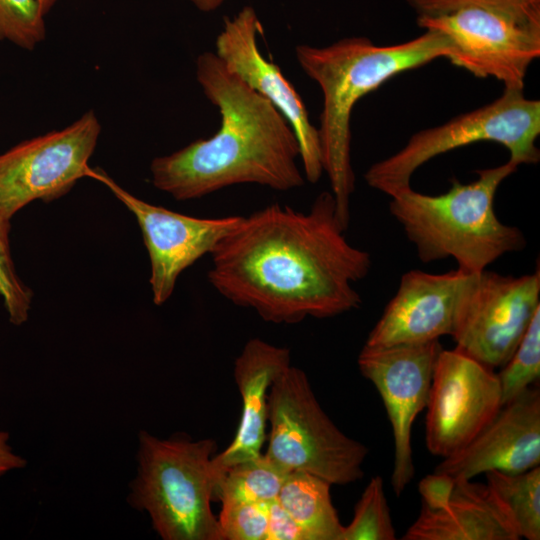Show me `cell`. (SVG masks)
<instances>
[{
	"mask_svg": "<svg viewBox=\"0 0 540 540\" xmlns=\"http://www.w3.org/2000/svg\"><path fill=\"white\" fill-rule=\"evenodd\" d=\"M345 231L331 192L319 194L307 212L268 205L241 216L216 245L208 281L233 304L276 324L352 311L362 304L353 284L372 261Z\"/></svg>",
	"mask_w": 540,
	"mask_h": 540,
	"instance_id": "1",
	"label": "cell"
},
{
	"mask_svg": "<svg viewBox=\"0 0 540 540\" xmlns=\"http://www.w3.org/2000/svg\"><path fill=\"white\" fill-rule=\"evenodd\" d=\"M196 79L217 107L220 127L172 154L152 160L153 185L179 201L201 198L237 184L276 191L304 185L296 135L284 116L231 72L215 52L196 59Z\"/></svg>",
	"mask_w": 540,
	"mask_h": 540,
	"instance_id": "2",
	"label": "cell"
},
{
	"mask_svg": "<svg viewBox=\"0 0 540 540\" xmlns=\"http://www.w3.org/2000/svg\"><path fill=\"white\" fill-rule=\"evenodd\" d=\"M449 53L440 33L425 30L403 43L376 45L363 36L346 37L324 47L297 45L295 56L323 95L317 128L323 172H326L339 223L347 230L350 197L355 189L351 163V115L356 103L390 78Z\"/></svg>",
	"mask_w": 540,
	"mask_h": 540,
	"instance_id": "3",
	"label": "cell"
},
{
	"mask_svg": "<svg viewBox=\"0 0 540 540\" xmlns=\"http://www.w3.org/2000/svg\"><path fill=\"white\" fill-rule=\"evenodd\" d=\"M518 166L508 160L479 170L470 183L453 179L451 188L440 195L422 194L410 187L391 197L390 213L423 263L452 257L459 269L479 273L526 245L522 231L502 223L493 206L500 184Z\"/></svg>",
	"mask_w": 540,
	"mask_h": 540,
	"instance_id": "4",
	"label": "cell"
},
{
	"mask_svg": "<svg viewBox=\"0 0 540 540\" xmlns=\"http://www.w3.org/2000/svg\"><path fill=\"white\" fill-rule=\"evenodd\" d=\"M216 442L139 433L138 473L129 502L146 511L164 540H221L211 501L219 480Z\"/></svg>",
	"mask_w": 540,
	"mask_h": 540,
	"instance_id": "5",
	"label": "cell"
},
{
	"mask_svg": "<svg viewBox=\"0 0 540 540\" xmlns=\"http://www.w3.org/2000/svg\"><path fill=\"white\" fill-rule=\"evenodd\" d=\"M540 101L523 90L504 89L491 103L448 122L414 133L393 155L372 164L364 174L367 185L393 197L411 187L413 173L430 159L476 142L499 143L517 165L540 159Z\"/></svg>",
	"mask_w": 540,
	"mask_h": 540,
	"instance_id": "6",
	"label": "cell"
},
{
	"mask_svg": "<svg viewBox=\"0 0 540 540\" xmlns=\"http://www.w3.org/2000/svg\"><path fill=\"white\" fill-rule=\"evenodd\" d=\"M267 421L265 454L287 471H304L331 485L362 479L367 446L332 422L303 370L290 365L275 378L267 398Z\"/></svg>",
	"mask_w": 540,
	"mask_h": 540,
	"instance_id": "7",
	"label": "cell"
},
{
	"mask_svg": "<svg viewBox=\"0 0 540 540\" xmlns=\"http://www.w3.org/2000/svg\"><path fill=\"white\" fill-rule=\"evenodd\" d=\"M101 132L93 110L61 130L25 140L0 154V213L11 219L34 200L51 201L89 176Z\"/></svg>",
	"mask_w": 540,
	"mask_h": 540,
	"instance_id": "8",
	"label": "cell"
},
{
	"mask_svg": "<svg viewBox=\"0 0 540 540\" xmlns=\"http://www.w3.org/2000/svg\"><path fill=\"white\" fill-rule=\"evenodd\" d=\"M417 24L445 37L446 57L478 78H494L504 89L523 90L532 62L540 56V28L481 8L417 16Z\"/></svg>",
	"mask_w": 540,
	"mask_h": 540,
	"instance_id": "9",
	"label": "cell"
},
{
	"mask_svg": "<svg viewBox=\"0 0 540 540\" xmlns=\"http://www.w3.org/2000/svg\"><path fill=\"white\" fill-rule=\"evenodd\" d=\"M540 308V270L532 274L479 272L451 334L458 350L490 369L511 357Z\"/></svg>",
	"mask_w": 540,
	"mask_h": 540,
	"instance_id": "10",
	"label": "cell"
},
{
	"mask_svg": "<svg viewBox=\"0 0 540 540\" xmlns=\"http://www.w3.org/2000/svg\"><path fill=\"white\" fill-rule=\"evenodd\" d=\"M497 373L462 351L441 349L427 402L428 451L446 458L469 444L500 411Z\"/></svg>",
	"mask_w": 540,
	"mask_h": 540,
	"instance_id": "11",
	"label": "cell"
},
{
	"mask_svg": "<svg viewBox=\"0 0 540 540\" xmlns=\"http://www.w3.org/2000/svg\"><path fill=\"white\" fill-rule=\"evenodd\" d=\"M439 340L383 347L364 345L357 359L361 374L380 394L391 424L394 460L391 486L399 497L411 482L412 426L426 409Z\"/></svg>",
	"mask_w": 540,
	"mask_h": 540,
	"instance_id": "12",
	"label": "cell"
},
{
	"mask_svg": "<svg viewBox=\"0 0 540 540\" xmlns=\"http://www.w3.org/2000/svg\"><path fill=\"white\" fill-rule=\"evenodd\" d=\"M89 177L104 183L135 215L150 259L149 282L156 305L169 299L179 275L204 255L211 254L241 218L184 215L135 197L101 170L91 169Z\"/></svg>",
	"mask_w": 540,
	"mask_h": 540,
	"instance_id": "13",
	"label": "cell"
},
{
	"mask_svg": "<svg viewBox=\"0 0 540 540\" xmlns=\"http://www.w3.org/2000/svg\"><path fill=\"white\" fill-rule=\"evenodd\" d=\"M263 27L251 6L225 18L215 41V54L224 65L249 87L268 100L288 121L300 149L305 179L319 181L323 173L317 128L311 123L306 106L295 87L258 46Z\"/></svg>",
	"mask_w": 540,
	"mask_h": 540,
	"instance_id": "14",
	"label": "cell"
},
{
	"mask_svg": "<svg viewBox=\"0 0 540 540\" xmlns=\"http://www.w3.org/2000/svg\"><path fill=\"white\" fill-rule=\"evenodd\" d=\"M477 274L459 268L442 274L407 271L365 345L418 344L451 336Z\"/></svg>",
	"mask_w": 540,
	"mask_h": 540,
	"instance_id": "15",
	"label": "cell"
},
{
	"mask_svg": "<svg viewBox=\"0 0 540 540\" xmlns=\"http://www.w3.org/2000/svg\"><path fill=\"white\" fill-rule=\"evenodd\" d=\"M540 464V391L529 387L504 404L469 444L443 460L435 472L472 479L489 471L519 473Z\"/></svg>",
	"mask_w": 540,
	"mask_h": 540,
	"instance_id": "16",
	"label": "cell"
},
{
	"mask_svg": "<svg viewBox=\"0 0 540 540\" xmlns=\"http://www.w3.org/2000/svg\"><path fill=\"white\" fill-rule=\"evenodd\" d=\"M289 366L290 351L285 347L259 338L244 345L234 363V378L242 400L241 419L233 441L212 459L219 479L228 467L262 453L268 393L275 378Z\"/></svg>",
	"mask_w": 540,
	"mask_h": 540,
	"instance_id": "17",
	"label": "cell"
},
{
	"mask_svg": "<svg viewBox=\"0 0 540 540\" xmlns=\"http://www.w3.org/2000/svg\"><path fill=\"white\" fill-rule=\"evenodd\" d=\"M403 540H518L514 526L487 484L455 479L448 504L422 507Z\"/></svg>",
	"mask_w": 540,
	"mask_h": 540,
	"instance_id": "18",
	"label": "cell"
},
{
	"mask_svg": "<svg viewBox=\"0 0 540 540\" xmlns=\"http://www.w3.org/2000/svg\"><path fill=\"white\" fill-rule=\"evenodd\" d=\"M331 484L304 471H290L278 502L308 533L311 540H340L343 525L330 494Z\"/></svg>",
	"mask_w": 540,
	"mask_h": 540,
	"instance_id": "19",
	"label": "cell"
},
{
	"mask_svg": "<svg viewBox=\"0 0 540 540\" xmlns=\"http://www.w3.org/2000/svg\"><path fill=\"white\" fill-rule=\"evenodd\" d=\"M485 476L519 539L539 540L540 466L519 473L489 471Z\"/></svg>",
	"mask_w": 540,
	"mask_h": 540,
	"instance_id": "20",
	"label": "cell"
},
{
	"mask_svg": "<svg viewBox=\"0 0 540 540\" xmlns=\"http://www.w3.org/2000/svg\"><path fill=\"white\" fill-rule=\"evenodd\" d=\"M288 473L261 453L228 467L217 483L214 497L220 501L268 503L277 499Z\"/></svg>",
	"mask_w": 540,
	"mask_h": 540,
	"instance_id": "21",
	"label": "cell"
},
{
	"mask_svg": "<svg viewBox=\"0 0 540 540\" xmlns=\"http://www.w3.org/2000/svg\"><path fill=\"white\" fill-rule=\"evenodd\" d=\"M497 375L503 405L522 394L539 380L540 308L534 313L518 346Z\"/></svg>",
	"mask_w": 540,
	"mask_h": 540,
	"instance_id": "22",
	"label": "cell"
},
{
	"mask_svg": "<svg viewBox=\"0 0 540 540\" xmlns=\"http://www.w3.org/2000/svg\"><path fill=\"white\" fill-rule=\"evenodd\" d=\"M396 538L383 480L374 476L355 505L351 522L340 540H394Z\"/></svg>",
	"mask_w": 540,
	"mask_h": 540,
	"instance_id": "23",
	"label": "cell"
},
{
	"mask_svg": "<svg viewBox=\"0 0 540 540\" xmlns=\"http://www.w3.org/2000/svg\"><path fill=\"white\" fill-rule=\"evenodd\" d=\"M44 17L37 0H0V41L33 50L46 37Z\"/></svg>",
	"mask_w": 540,
	"mask_h": 540,
	"instance_id": "24",
	"label": "cell"
},
{
	"mask_svg": "<svg viewBox=\"0 0 540 540\" xmlns=\"http://www.w3.org/2000/svg\"><path fill=\"white\" fill-rule=\"evenodd\" d=\"M417 16H436L463 8H481L540 28V0H406Z\"/></svg>",
	"mask_w": 540,
	"mask_h": 540,
	"instance_id": "25",
	"label": "cell"
},
{
	"mask_svg": "<svg viewBox=\"0 0 540 540\" xmlns=\"http://www.w3.org/2000/svg\"><path fill=\"white\" fill-rule=\"evenodd\" d=\"M10 220L0 213V296L14 325L27 321L32 292L17 275L12 259L9 232Z\"/></svg>",
	"mask_w": 540,
	"mask_h": 540,
	"instance_id": "26",
	"label": "cell"
},
{
	"mask_svg": "<svg viewBox=\"0 0 540 540\" xmlns=\"http://www.w3.org/2000/svg\"><path fill=\"white\" fill-rule=\"evenodd\" d=\"M217 518L221 540H267V503L224 500Z\"/></svg>",
	"mask_w": 540,
	"mask_h": 540,
	"instance_id": "27",
	"label": "cell"
},
{
	"mask_svg": "<svg viewBox=\"0 0 540 540\" xmlns=\"http://www.w3.org/2000/svg\"><path fill=\"white\" fill-rule=\"evenodd\" d=\"M267 540H311L277 499L267 503Z\"/></svg>",
	"mask_w": 540,
	"mask_h": 540,
	"instance_id": "28",
	"label": "cell"
},
{
	"mask_svg": "<svg viewBox=\"0 0 540 540\" xmlns=\"http://www.w3.org/2000/svg\"><path fill=\"white\" fill-rule=\"evenodd\" d=\"M455 487V478L452 476L433 472L422 478L418 490L422 498V507L429 510H438L445 507L451 499Z\"/></svg>",
	"mask_w": 540,
	"mask_h": 540,
	"instance_id": "29",
	"label": "cell"
},
{
	"mask_svg": "<svg viewBox=\"0 0 540 540\" xmlns=\"http://www.w3.org/2000/svg\"><path fill=\"white\" fill-rule=\"evenodd\" d=\"M8 440L9 434L0 431V476L10 470L26 466V460L13 452Z\"/></svg>",
	"mask_w": 540,
	"mask_h": 540,
	"instance_id": "30",
	"label": "cell"
},
{
	"mask_svg": "<svg viewBox=\"0 0 540 540\" xmlns=\"http://www.w3.org/2000/svg\"><path fill=\"white\" fill-rule=\"evenodd\" d=\"M191 3L202 12L216 10L225 0H190Z\"/></svg>",
	"mask_w": 540,
	"mask_h": 540,
	"instance_id": "31",
	"label": "cell"
},
{
	"mask_svg": "<svg viewBox=\"0 0 540 540\" xmlns=\"http://www.w3.org/2000/svg\"><path fill=\"white\" fill-rule=\"evenodd\" d=\"M42 9L44 15H46L52 7L57 3L58 0H37Z\"/></svg>",
	"mask_w": 540,
	"mask_h": 540,
	"instance_id": "32",
	"label": "cell"
}]
</instances>
